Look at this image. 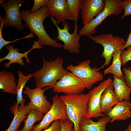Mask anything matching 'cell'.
I'll list each match as a JSON object with an SVG mask.
<instances>
[{
	"instance_id": "21",
	"label": "cell",
	"mask_w": 131,
	"mask_h": 131,
	"mask_svg": "<svg viewBox=\"0 0 131 131\" xmlns=\"http://www.w3.org/2000/svg\"><path fill=\"white\" fill-rule=\"evenodd\" d=\"M113 80L112 82L115 89L114 91L117 96L119 102L130 100V95L131 92V87L126 84L124 76L119 78L113 75Z\"/></svg>"
},
{
	"instance_id": "29",
	"label": "cell",
	"mask_w": 131,
	"mask_h": 131,
	"mask_svg": "<svg viewBox=\"0 0 131 131\" xmlns=\"http://www.w3.org/2000/svg\"><path fill=\"white\" fill-rule=\"evenodd\" d=\"M48 0H34L33 6L30 10L32 13L37 12L40 9L44 6H45Z\"/></svg>"
},
{
	"instance_id": "1",
	"label": "cell",
	"mask_w": 131,
	"mask_h": 131,
	"mask_svg": "<svg viewBox=\"0 0 131 131\" xmlns=\"http://www.w3.org/2000/svg\"><path fill=\"white\" fill-rule=\"evenodd\" d=\"M20 14L22 20L25 22V26L29 28L31 33L34 34L37 36L40 45L57 48L62 47L63 45L51 38L44 29L43 22L50 16L46 6H42L35 13H31L29 10L23 9L21 10Z\"/></svg>"
},
{
	"instance_id": "16",
	"label": "cell",
	"mask_w": 131,
	"mask_h": 131,
	"mask_svg": "<svg viewBox=\"0 0 131 131\" xmlns=\"http://www.w3.org/2000/svg\"><path fill=\"white\" fill-rule=\"evenodd\" d=\"M30 110L29 102L24 106H17L16 103L10 108V111L13 114L14 117L9 127L6 130L2 131H16L21 123L26 117V115Z\"/></svg>"
},
{
	"instance_id": "3",
	"label": "cell",
	"mask_w": 131,
	"mask_h": 131,
	"mask_svg": "<svg viewBox=\"0 0 131 131\" xmlns=\"http://www.w3.org/2000/svg\"><path fill=\"white\" fill-rule=\"evenodd\" d=\"M66 106V111L68 119L74 125V131H80V123L86 118L90 98L89 93L59 96Z\"/></svg>"
},
{
	"instance_id": "15",
	"label": "cell",
	"mask_w": 131,
	"mask_h": 131,
	"mask_svg": "<svg viewBox=\"0 0 131 131\" xmlns=\"http://www.w3.org/2000/svg\"><path fill=\"white\" fill-rule=\"evenodd\" d=\"M103 0H83L80 14L84 25L89 23L104 9Z\"/></svg>"
},
{
	"instance_id": "27",
	"label": "cell",
	"mask_w": 131,
	"mask_h": 131,
	"mask_svg": "<svg viewBox=\"0 0 131 131\" xmlns=\"http://www.w3.org/2000/svg\"><path fill=\"white\" fill-rule=\"evenodd\" d=\"M121 4L124 12L120 20L125 17L131 15V0H122Z\"/></svg>"
},
{
	"instance_id": "30",
	"label": "cell",
	"mask_w": 131,
	"mask_h": 131,
	"mask_svg": "<svg viewBox=\"0 0 131 131\" xmlns=\"http://www.w3.org/2000/svg\"><path fill=\"white\" fill-rule=\"evenodd\" d=\"M123 71L124 75V78L126 85L131 87V67H124Z\"/></svg>"
},
{
	"instance_id": "31",
	"label": "cell",
	"mask_w": 131,
	"mask_h": 131,
	"mask_svg": "<svg viewBox=\"0 0 131 131\" xmlns=\"http://www.w3.org/2000/svg\"><path fill=\"white\" fill-rule=\"evenodd\" d=\"M61 127L59 120L55 121L52 123L51 125L43 131H60Z\"/></svg>"
},
{
	"instance_id": "25",
	"label": "cell",
	"mask_w": 131,
	"mask_h": 131,
	"mask_svg": "<svg viewBox=\"0 0 131 131\" xmlns=\"http://www.w3.org/2000/svg\"><path fill=\"white\" fill-rule=\"evenodd\" d=\"M69 9L74 23H77L83 0H67Z\"/></svg>"
},
{
	"instance_id": "17",
	"label": "cell",
	"mask_w": 131,
	"mask_h": 131,
	"mask_svg": "<svg viewBox=\"0 0 131 131\" xmlns=\"http://www.w3.org/2000/svg\"><path fill=\"white\" fill-rule=\"evenodd\" d=\"M106 115L111 118V123L115 120H125L131 116V103L125 100L119 102Z\"/></svg>"
},
{
	"instance_id": "4",
	"label": "cell",
	"mask_w": 131,
	"mask_h": 131,
	"mask_svg": "<svg viewBox=\"0 0 131 131\" xmlns=\"http://www.w3.org/2000/svg\"><path fill=\"white\" fill-rule=\"evenodd\" d=\"M105 7L104 10L91 21L84 25L79 32L81 36L89 37L96 32V28L101 24L107 17L111 15L117 16L123 12V8L121 2V0H105Z\"/></svg>"
},
{
	"instance_id": "28",
	"label": "cell",
	"mask_w": 131,
	"mask_h": 131,
	"mask_svg": "<svg viewBox=\"0 0 131 131\" xmlns=\"http://www.w3.org/2000/svg\"><path fill=\"white\" fill-rule=\"evenodd\" d=\"M61 129L60 131H74L73 123L69 119L66 121L59 120Z\"/></svg>"
},
{
	"instance_id": "26",
	"label": "cell",
	"mask_w": 131,
	"mask_h": 131,
	"mask_svg": "<svg viewBox=\"0 0 131 131\" xmlns=\"http://www.w3.org/2000/svg\"><path fill=\"white\" fill-rule=\"evenodd\" d=\"M126 48L127 49L123 50L120 55L122 65L123 66H125L129 61L131 60V46Z\"/></svg>"
},
{
	"instance_id": "2",
	"label": "cell",
	"mask_w": 131,
	"mask_h": 131,
	"mask_svg": "<svg viewBox=\"0 0 131 131\" xmlns=\"http://www.w3.org/2000/svg\"><path fill=\"white\" fill-rule=\"evenodd\" d=\"M43 61L41 68L33 74L36 87L42 89L49 87L52 88L58 80L66 74L68 71L63 67L64 60L61 57H57L50 61L45 60L43 57Z\"/></svg>"
},
{
	"instance_id": "20",
	"label": "cell",
	"mask_w": 131,
	"mask_h": 131,
	"mask_svg": "<svg viewBox=\"0 0 131 131\" xmlns=\"http://www.w3.org/2000/svg\"><path fill=\"white\" fill-rule=\"evenodd\" d=\"M16 79L13 73L5 70L0 71V89L3 92L16 94L17 83Z\"/></svg>"
},
{
	"instance_id": "32",
	"label": "cell",
	"mask_w": 131,
	"mask_h": 131,
	"mask_svg": "<svg viewBox=\"0 0 131 131\" xmlns=\"http://www.w3.org/2000/svg\"><path fill=\"white\" fill-rule=\"evenodd\" d=\"M130 26L131 28V31L128 36L126 41V44L124 48L123 49L128 46H131V23L130 25Z\"/></svg>"
},
{
	"instance_id": "14",
	"label": "cell",
	"mask_w": 131,
	"mask_h": 131,
	"mask_svg": "<svg viewBox=\"0 0 131 131\" xmlns=\"http://www.w3.org/2000/svg\"><path fill=\"white\" fill-rule=\"evenodd\" d=\"M45 6L50 16L56 18L57 25L67 19L73 21L66 0H48Z\"/></svg>"
},
{
	"instance_id": "8",
	"label": "cell",
	"mask_w": 131,
	"mask_h": 131,
	"mask_svg": "<svg viewBox=\"0 0 131 131\" xmlns=\"http://www.w3.org/2000/svg\"><path fill=\"white\" fill-rule=\"evenodd\" d=\"M53 103L49 111L44 115L41 122L33 127L31 131H41L49 127L50 124L57 120L69 119L66 111V106L57 94L52 98Z\"/></svg>"
},
{
	"instance_id": "18",
	"label": "cell",
	"mask_w": 131,
	"mask_h": 131,
	"mask_svg": "<svg viewBox=\"0 0 131 131\" xmlns=\"http://www.w3.org/2000/svg\"><path fill=\"white\" fill-rule=\"evenodd\" d=\"M113 87L112 82L104 91L101 98V108L102 113L106 115L119 102L118 98L113 90Z\"/></svg>"
},
{
	"instance_id": "23",
	"label": "cell",
	"mask_w": 131,
	"mask_h": 131,
	"mask_svg": "<svg viewBox=\"0 0 131 131\" xmlns=\"http://www.w3.org/2000/svg\"><path fill=\"white\" fill-rule=\"evenodd\" d=\"M121 52V50H118L114 53L112 55L113 60L112 64L104 70V75L111 74L119 78L124 76L121 70L122 63L120 55Z\"/></svg>"
},
{
	"instance_id": "10",
	"label": "cell",
	"mask_w": 131,
	"mask_h": 131,
	"mask_svg": "<svg viewBox=\"0 0 131 131\" xmlns=\"http://www.w3.org/2000/svg\"><path fill=\"white\" fill-rule=\"evenodd\" d=\"M53 88L55 93H62L69 95L82 93L85 88L79 78L73 73L68 72L57 82Z\"/></svg>"
},
{
	"instance_id": "22",
	"label": "cell",
	"mask_w": 131,
	"mask_h": 131,
	"mask_svg": "<svg viewBox=\"0 0 131 131\" xmlns=\"http://www.w3.org/2000/svg\"><path fill=\"white\" fill-rule=\"evenodd\" d=\"M18 80L16 87L17 102V106L20 105L22 106H25V99L23 98V89L27 82L30 79L33 77V74H29L28 75H24L21 71L19 70L17 71Z\"/></svg>"
},
{
	"instance_id": "6",
	"label": "cell",
	"mask_w": 131,
	"mask_h": 131,
	"mask_svg": "<svg viewBox=\"0 0 131 131\" xmlns=\"http://www.w3.org/2000/svg\"><path fill=\"white\" fill-rule=\"evenodd\" d=\"M90 60H87L81 61L76 66L68 65L66 69L73 73L83 82L85 88L90 89L93 85L103 78V74L96 67L91 68L90 66Z\"/></svg>"
},
{
	"instance_id": "7",
	"label": "cell",
	"mask_w": 131,
	"mask_h": 131,
	"mask_svg": "<svg viewBox=\"0 0 131 131\" xmlns=\"http://www.w3.org/2000/svg\"><path fill=\"white\" fill-rule=\"evenodd\" d=\"M50 19L57 30L58 35L55 39L63 43L62 47L63 49L71 53H79L81 47L79 40L81 36L78 33V26L77 23H74V32L72 33H71L69 32L71 28L68 23L66 21L62 23L63 28L61 29L53 17L50 16Z\"/></svg>"
},
{
	"instance_id": "19",
	"label": "cell",
	"mask_w": 131,
	"mask_h": 131,
	"mask_svg": "<svg viewBox=\"0 0 131 131\" xmlns=\"http://www.w3.org/2000/svg\"><path fill=\"white\" fill-rule=\"evenodd\" d=\"M111 119L107 115L95 122L91 118H85L81 122L79 125L80 131H106V124Z\"/></svg>"
},
{
	"instance_id": "12",
	"label": "cell",
	"mask_w": 131,
	"mask_h": 131,
	"mask_svg": "<svg viewBox=\"0 0 131 131\" xmlns=\"http://www.w3.org/2000/svg\"><path fill=\"white\" fill-rule=\"evenodd\" d=\"M25 88L23 93L27 95L29 98L30 110H36L46 114L51 108L52 105L47 100L44 93L46 90L52 88L47 87L44 89L37 87L31 89L26 87Z\"/></svg>"
},
{
	"instance_id": "34",
	"label": "cell",
	"mask_w": 131,
	"mask_h": 131,
	"mask_svg": "<svg viewBox=\"0 0 131 131\" xmlns=\"http://www.w3.org/2000/svg\"><path fill=\"white\" fill-rule=\"evenodd\" d=\"M6 0H0V4H3L6 3Z\"/></svg>"
},
{
	"instance_id": "24",
	"label": "cell",
	"mask_w": 131,
	"mask_h": 131,
	"mask_svg": "<svg viewBox=\"0 0 131 131\" xmlns=\"http://www.w3.org/2000/svg\"><path fill=\"white\" fill-rule=\"evenodd\" d=\"M28 115L25 120V124L21 130L17 131H31L34 124L37 121L42 120L44 116V114L36 110H30Z\"/></svg>"
},
{
	"instance_id": "11",
	"label": "cell",
	"mask_w": 131,
	"mask_h": 131,
	"mask_svg": "<svg viewBox=\"0 0 131 131\" xmlns=\"http://www.w3.org/2000/svg\"><path fill=\"white\" fill-rule=\"evenodd\" d=\"M24 1V0H9L4 4H0V7L4 9L6 13V15L4 14V26L14 27L20 31L24 29L20 11V8Z\"/></svg>"
},
{
	"instance_id": "5",
	"label": "cell",
	"mask_w": 131,
	"mask_h": 131,
	"mask_svg": "<svg viewBox=\"0 0 131 131\" xmlns=\"http://www.w3.org/2000/svg\"><path fill=\"white\" fill-rule=\"evenodd\" d=\"M89 37L96 43L101 44L103 47L101 56L105 59V61L98 68L99 70L109 65L114 53L118 50L122 51L124 50L126 43L125 39L111 34L103 33L95 36H90Z\"/></svg>"
},
{
	"instance_id": "13",
	"label": "cell",
	"mask_w": 131,
	"mask_h": 131,
	"mask_svg": "<svg viewBox=\"0 0 131 131\" xmlns=\"http://www.w3.org/2000/svg\"><path fill=\"white\" fill-rule=\"evenodd\" d=\"M5 48L8 52L5 57L0 58V62L5 60H8L9 62L5 63L4 65V67L8 68L10 67L11 65L14 63H17L22 66H24L25 64L22 59L23 57L25 58L26 63L30 64L31 62L28 56V54L33 49L42 48V46L39 44L38 41H35L32 45V48L28 51L23 53H20V50L17 48H14L12 45H6L5 46Z\"/></svg>"
},
{
	"instance_id": "35",
	"label": "cell",
	"mask_w": 131,
	"mask_h": 131,
	"mask_svg": "<svg viewBox=\"0 0 131 131\" xmlns=\"http://www.w3.org/2000/svg\"></svg>"
},
{
	"instance_id": "9",
	"label": "cell",
	"mask_w": 131,
	"mask_h": 131,
	"mask_svg": "<svg viewBox=\"0 0 131 131\" xmlns=\"http://www.w3.org/2000/svg\"><path fill=\"white\" fill-rule=\"evenodd\" d=\"M112 82V79L109 77L90 91L88 108L86 118H97L106 115L102 111L100 101L103 92Z\"/></svg>"
},
{
	"instance_id": "33",
	"label": "cell",
	"mask_w": 131,
	"mask_h": 131,
	"mask_svg": "<svg viewBox=\"0 0 131 131\" xmlns=\"http://www.w3.org/2000/svg\"><path fill=\"white\" fill-rule=\"evenodd\" d=\"M125 131H131V123L129 124V126L125 130Z\"/></svg>"
}]
</instances>
